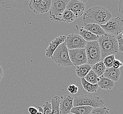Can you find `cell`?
Segmentation results:
<instances>
[{
    "label": "cell",
    "mask_w": 123,
    "mask_h": 114,
    "mask_svg": "<svg viewBox=\"0 0 123 114\" xmlns=\"http://www.w3.org/2000/svg\"><path fill=\"white\" fill-rule=\"evenodd\" d=\"M111 18V13L106 8L100 6H95L84 12L83 21L85 25L94 23L100 26L106 24Z\"/></svg>",
    "instance_id": "obj_1"
},
{
    "label": "cell",
    "mask_w": 123,
    "mask_h": 114,
    "mask_svg": "<svg viewBox=\"0 0 123 114\" xmlns=\"http://www.w3.org/2000/svg\"><path fill=\"white\" fill-rule=\"evenodd\" d=\"M97 41L101 50L102 61L108 56L118 54V44L115 37L105 33L99 36Z\"/></svg>",
    "instance_id": "obj_2"
},
{
    "label": "cell",
    "mask_w": 123,
    "mask_h": 114,
    "mask_svg": "<svg viewBox=\"0 0 123 114\" xmlns=\"http://www.w3.org/2000/svg\"><path fill=\"white\" fill-rule=\"evenodd\" d=\"M51 58L59 66L69 67L74 66L69 59V50L64 42L57 47Z\"/></svg>",
    "instance_id": "obj_3"
},
{
    "label": "cell",
    "mask_w": 123,
    "mask_h": 114,
    "mask_svg": "<svg viewBox=\"0 0 123 114\" xmlns=\"http://www.w3.org/2000/svg\"><path fill=\"white\" fill-rule=\"evenodd\" d=\"M104 101L99 97L91 94H82L74 98V107L87 106L96 108L104 107Z\"/></svg>",
    "instance_id": "obj_4"
},
{
    "label": "cell",
    "mask_w": 123,
    "mask_h": 114,
    "mask_svg": "<svg viewBox=\"0 0 123 114\" xmlns=\"http://www.w3.org/2000/svg\"><path fill=\"white\" fill-rule=\"evenodd\" d=\"M84 49L87 58V63L91 66L102 61L101 50L98 41L87 42Z\"/></svg>",
    "instance_id": "obj_5"
},
{
    "label": "cell",
    "mask_w": 123,
    "mask_h": 114,
    "mask_svg": "<svg viewBox=\"0 0 123 114\" xmlns=\"http://www.w3.org/2000/svg\"><path fill=\"white\" fill-rule=\"evenodd\" d=\"M69 0H52L49 10V18L55 22L61 21L62 13L66 9Z\"/></svg>",
    "instance_id": "obj_6"
},
{
    "label": "cell",
    "mask_w": 123,
    "mask_h": 114,
    "mask_svg": "<svg viewBox=\"0 0 123 114\" xmlns=\"http://www.w3.org/2000/svg\"><path fill=\"white\" fill-rule=\"evenodd\" d=\"M100 27L107 33L116 37L120 33L123 32V20L119 17L111 19L107 23Z\"/></svg>",
    "instance_id": "obj_7"
},
{
    "label": "cell",
    "mask_w": 123,
    "mask_h": 114,
    "mask_svg": "<svg viewBox=\"0 0 123 114\" xmlns=\"http://www.w3.org/2000/svg\"><path fill=\"white\" fill-rule=\"evenodd\" d=\"M64 43L68 50L85 48L86 42L79 34L71 33L66 37Z\"/></svg>",
    "instance_id": "obj_8"
},
{
    "label": "cell",
    "mask_w": 123,
    "mask_h": 114,
    "mask_svg": "<svg viewBox=\"0 0 123 114\" xmlns=\"http://www.w3.org/2000/svg\"><path fill=\"white\" fill-rule=\"evenodd\" d=\"M69 55L73 65L77 66L87 63V58L84 48L69 50Z\"/></svg>",
    "instance_id": "obj_9"
},
{
    "label": "cell",
    "mask_w": 123,
    "mask_h": 114,
    "mask_svg": "<svg viewBox=\"0 0 123 114\" xmlns=\"http://www.w3.org/2000/svg\"><path fill=\"white\" fill-rule=\"evenodd\" d=\"M86 2H87V0H69L66 6V9L69 10L73 12L76 19H77L82 16L84 12Z\"/></svg>",
    "instance_id": "obj_10"
},
{
    "label": "cell",
    "mask_w": 123,
    "mask_h": 114,
    "mask_svg": "<svg viewBox=\"0 0 123 114\" xmlns=\"http://www.w3.org/2000/svg\"><path fill=\"white\" fill-rule=\"evenodd\" d=\"M74 98L69 94L63 95L60 98L59 109V114H68L74 107L73 101Z\"/></svg>",
    "instance_id": "obj_11"
},
{
    "label": "cell",
    "mask_w": 123,
    "mask_h": 114,
    "mask_svg": "<svg viewBox=\"0 0 123 114\" xmlns=\"http://www.w3.org/2000/svg\"><path fill=\"white\" fill-rule=\"evenodd\" d=\"M30 0H0V5L7 8L15 7L19 9L27 7Z\"/></svg>",
    "instance_id": "obj_12"
},
{
    "label": "cell",
    "mask_w": 123,
    "mask_h": 114,
    "mask_svg": "<svg viewBox=\"0 0 123 114\" xmlns=\"http://www.w3.org/2000/svg\"><path fill=\"white\" fill-rule=\"evenodd\" d=\"M66 37V36L64 35L59 36L51 42L46 49L45 56L47 57H51L55 50L60 44L64 43Z\"/></svg>",
    "instance_id": "obj_13"
},
{
    "label": "cell",
    "mask_w": 123,
    "mask_h": 114,
    "mask_svg": "<svg viewBox=\"0 0 123 114\" xmlns=\"http://www.w3.org/2000/svg\"><path fill=\"white\" fill-rule=\"evenodd\" d=\"M121 75L119 69H115L113 67L106 68L102 76L109 78L114 82L118 81Z\"/></svg>",
    "instance_id": "obj_14"
},
{
    "label": "cell",
    "mask_w": 123,
    "mask_h": 114,
    "mask_svg": "<svg viewBox=\"0 0 123 114\" xmlns=\"http://www.w3.org/2000/svg\"><path fill=\"white\" fill-rule=\"evenodd\" d=\"M83 28L86 30L99 36L103 35L105 33L100 25L98 24L94 23L87 24L85 25Z\"/></svg>",
    "instance_id": "obj_15"
},
{
    "label": "cell",
    "mask_w": 123,
    "mask_h": 114,
    "mask_svg": "<svg viewBox=\"0 0 123 114\" xmlns=\"http://www.w3.org/2000/svg\"><path fill=\"white\" fill-rule=\"evenodd\" d=\"M97 84L100 88L104 90H110L114 87V82L104 77H99V80Z\"/></svg>",
    "instance_id": "obj_16"
},
{
    "label": "cell",
    "mask_w": 123,
    "mask_h": 114,
    "mask_svg": "<svg viewBox=\"0 0 123 114\" xmlns=\"http://www.w3.org/2000/svg\"><path fill=\"white\" fill-rule=\"evenodd\" d=\"M91 69L92 67L87 63L76 66V75L80 78H84Z\"/></svg>",
    "instance_id": "obj_17"
},
{
    "label": "cell",
    "mask_w": 123,
    "mask_h": 114,
    "mask_svg": "<svg viewBox=\"0 0 123 114\" xmlns=\"http://www.w3.org/2000/svg\"><path fill=\"white\" fill-rule=\"evenodd\" d=\"M79 35L81 36L82 38L86 42L97 41L99 37V36L95 35L90 32L84 29L83 28V27L81 28L80 29Z\"/></svg>",
    "instance_id": "obj_18"
},
{
    "label": "cell",
    "mask_w": 123,
    "mask_h": 114,
    "mask_svg": "<svg viewBox=\"0 0 123 114\" xmlns=\"http://www.w3.org/2000/svg\"><path fill=\"white\" fill-rule=\"evenodd\" d=\"M51 4V0H41L35 13L36 14L38 13L43 14L48 12L50 9Z\"/></svg>",
    "instance_id": "obj_19"
},
{
    "label": "cell",
    "mask_w": 123,
    "mask_h": 114,
    "mask_svg": "<svg viewBox=\"0 0 123 114\" xmlns=\"http://www.w3.org/2000/svg\"><path fill=\"white\" fill-rule=\"evenodd\" d=\"M92 108V107L87 106L73 107L70 110V113L75 114H90Z\"/></svg>",
    "instance_id": "obj_20"
},
{
    "label": "cell",
    "mask_w": 123,
    "mask_h": 114,
    "mask_svg": "<svg viewBox=\"0 0 123 114\" xmlns=\"http://www.w3.org/2000/svg\"><path fill=\"white\" fill-rule=\"evenodd\" d=\"M81 82L83 87L86 91L89 93L97 92L99 86L97 84H92L86 81L84 78H81Z\"/></svg>",
    "instance_id": "obj_21"
},
{
    "label": "cell",
    "mask_w": 123,
    "mask_h": 114,
    "mask_svg": "<svg viewBox=\"0 0 123 114\" xmlns=\"http://www.w3.org/2000/svg\"><path fill=\"white\" fill-rule=\"evenodd\" d=\"M106 69V68L103 61L97 62L92 67V70L99 77H101L103 76Z\"/></svg>",
    "instance_id": "obj_22"
},
{
    "label": "cell",
    "mask_w": 123,
    "mask_h": 114,
    "mask_svg": "<svg viewBox=\"0 0 123 114\" xmlns=\"http://www.w3.org/2000/svg\"><path fill=\"white\" fill-rule=\"evenodd\" d=\"M84 78L86 81L89 83L92 84H96L99 81V77L91 69L84 77Z\"/></svg>",
    "instance_id": "obj_23"
},
{
    "label": "cell",
    "mask_w": 123,
    "mask_h": 114,
    "mask_svg": "<svg viewBox=\"0 0 123 114\" xmlns=\"http://www.w3.org/2000/svg\"><path fill=\"white\" fill-rule=\"evenodd\" d=\"M76 19V16L73 12L69 10L66 9L62 14L61 21L69 23L73 22Z\"/></svg>",
    "instance_id": "obj_24"
},
{
    "label": "cell",
    "mask_w": 123,
    "mask_h": 114,
    "mask_svg": "<svg viewBox=\"0 0 123 114\" xmlns=\"http://www.w3.org/2000/svg\"><path fill=\"white\" fill-rule=\"evenodd\" d=\"M60 98L59 96H55L52 98L51 99V105H52V112L51 114H59V106Z\"/></svg>",
    "instance_id": "obj_25"
},
{
    "label": "cell",
    "mask_w": 123,
    "mask_h": 114,
    "mask_svg": "<svg viewBox=\"0 0 123 114\" xmlns=\"http://www.w3.org/2000/svg\"><path fill=\"white\" fill-rule=\"evenodd\" d=\"M115 59L114 55H111L105 57L103 62L106 68H110L113 66V64Z\"/></svg>",
    "instance_id": "obj_26"
},
{
    "label": "cell",
    "mask_w": 123,
    "mask_h": 114,
    "mask_svg": "<svg viewBox=\"0 0 123 114\" xmlns=\"http://www.w3.org/2000/svg\"><path fill=\"white\" fill-rule=\"evenodd\" d=\"M90 114H110L109 109L104 106L93 108Z\"/></svg>",
    "instance_id": "obj_27"
},
{
    "label": "cell",
    "mask_w": 123,
    "mask_h": 114,
    "mask_svg": "<svg viewBox=\"0 0 123 114\" xmlns=\"http://www.w3.org/2000/svg\"><path fill=\"white\" fill-rule=\"evenodd\" d=\"M41 1V0H31L29 2V7L35 13Z\"/></svg>",
    "instance_id": "obj_28"
},
{
    "label": "cell",
    "mask_w": 123,
    "mask_h": 114,
    "mask_svg": "<svg viewBox=\"0 0 123 114\" xmlns=\"http://www.w3.org/2000/svg\"><path fill=\"white\" fill-rule=\"evenodd\" d=\"M43 114H51L52 112V105L48 101H46L45 103L43 105Z\"/></svg>",
    "instance_id": "obj_29"
},
{
    "label": "cell",
    "mask_w": 123,
    "mask_h": 114,
    "mask_svg": "<svg viewBox=\"0 0 123 114\" xmlns=\"http://www.w3.org/2000/svg\"><path fill=\"white\" fill-rule=\"evenodd\" d=\"M119 47V52H123V32L121 33L116 37Z\"/></svg>",
    "instance_id": "obj_30"
},
{
    "label": "cell",
    "mask_w": 123,
    "mask_h": 114,
    "mask_svg": "<svg viewBox=\"0 0 123 114\" xmlns=\"http://www.w3.org/2000/svg\"><path fill=\"white\" fill-rule=\"evenodd\" d=\"M67 90L71 94H74L78 92V87L74 84H72L68 87Z\"/></svg>",
    "instance_id": "obj_31"
},
{
    "label": "cell",
    "mask_w": 123,
    "mask_h": 114,
    "mask_svg": "<svg viewBox=\"0 0 123 114\" xmlns=\"http://www.w3.org/2000/svg\"><path fill=\"white\" fill-rule=\"evenodd\" d=\"M122 65L123 63L120 60L115 59L114 61L112 67H113L115 69H119V68L122 66Z\"/></svg>",
    "instance_id": "obj_32"
},
{
    "label": "cell",
    "mask_w": 123,
    "mask_h": 114,
    "mask_svg": "<svg viewBox=\"0 0 123 114\" xmlns=\"http://www.w3.org/2000/svg\"><path fill=\"white\" fill-rule=\"evenodd\" d=\"M28 111L30 114H36L38 112V110L34 107H30L28 108Z\"/></svg>",
    "instance_id": "obj_33"
},
{
    "label": "cell",
    "mask_w": 123,
    "mask_h": 114,
    "mask_svg": "<svg viewBox=\"0 0 123 114\" xmlns=\"http://www.w3.org/2000/svg\"><path fill=\"white\" fill-rule=\"evenodd\" d=\"M119 12L121 14H123V0H121L119 1Z\"/></svg>",
    "instance_id": "obj_34"
},
{
    "label": "cell",
    "mask_w": 123,
    "mask_h": 114,
    "mask_svg": "<svg viewBox=\"0 0 123 114\" xmlns=\"http://www.w3.org/2000/svg\"><path fill=\"white\" fill-rule=\"evenodd\" d=\"M4 76V71L2 67L0 65V82Z\"/></svg>",
    "instance_id": "obj_35"
},
{
    "label": "cell",
    "mask_w": 123,
    "mask_h": 114,
    "mask_svg": "<svg viewBox=\"0 0 123 114\" xmlns=\"http://www.w3.org/2000/svg\"><path fill=\"white\" fill-rule=\"evenodd\" d=\"M36 114H43V112H38H38Z\"/></svg>",
    "instance_id": "obj_36"
},
{
    "label": "cell",
    "mask_w": 123,
    "mask_h": 114,
    "mask_svg": "<svg viewBox=\"0 0 123 114\" xmlns=\"http://www.w3.org/2000/svg\"><path fill=\"white\" fill-rule=\"evenodd\" d=\"M74 114V113H69V114Z\"/></svg>",
    "instance_id": "obj_37"
}]
</instances>
